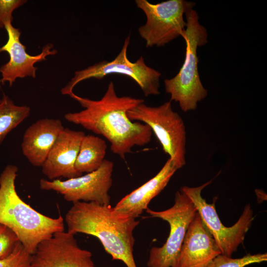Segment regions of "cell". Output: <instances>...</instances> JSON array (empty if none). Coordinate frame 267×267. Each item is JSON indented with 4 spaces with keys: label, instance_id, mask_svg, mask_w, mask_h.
Returning <instances> with one entry per match:
<instances>
[{
    "label": "cell",
    "instance_id": "obj_2",
    "mask_svg": "<svg viewBox=\"0 0 267 267\" xmlns=\"http://www.w3.org/2000/svg\"><path fill=\"white\" fill-rule=\"evenodd\" d=\"M65 217L67 232L96 237L114 260L127 267H137L134 257V231L139 221L117 213L110 205L78 201L72 203Z\"/></svg>",
    "mask_w": 267,
    "mask_h": 267
},
{
    "label": "cell",
    "instance_id": "obj_4",
    "mask_svg": "<svg viewBox=\"0 0 267 267\" xmlns=\"http://www.w3.org/2000/svg\"><path fill=\"white\" fill-rule=\"evenodd\" d=\"M186 26L182 35L186 44L184 62L173 78L164 80L165 89L171 96L170 101L178 102L184 112L195 110L198 103L207 95L198 72L197 49L207 42L206 28L199 21V16L193 9L185 13Z\"/></svg>",
    "mask_w": 267,
    "mask_h": 267
},
{
    "label": "cell",
    "instance_id": "obj_1",
    "mask_svg": "<svg viewBox=\"0 0 267 267\" xmlns=\"http://www.w3.org/2000/svg\"><path fill=\"white\" fill-rule=\"evenodd\" d=\"M84 108L68 113L64 118L94 134L102 135L110 143L111 151L125 159L135 146H142L151 141L152 132L146 124L131 121L128 111L143 99L117 95L114 83L110 82L99 100H91L71 92L69 95Z\"/></svg>",
    "mask_w": 267,
    "mask_h": 267
},
{
    "label": "cell",
    "instance_id": "obj_11",
    "mask_svg": "<svg viewBox=\"0 0 267 267\" xmlns=\"http://www.w3.org/2000/svg\"><path fill=\"white\" fill-rule=\"evenodd\" d=\"M32 267H97L91 252L81 248L75 235L67 231L54 233L42 241L32 255Z\"/></svg>",
    "mask_w": 267,
    "mask_h": 267
},
{
    "label": "cell",
    "instance_id": "obj_14",
    "mask_svg": "<svg viewBox=\"0 0 267 267\" xmlns=\"http://www.w3.org/2000/svg\"><path fill=\"white\" fill-rule=\"evenodd\" d=\"M220 254L215 240L197 212L186 232L177 267H206Z\"/></svg>",
    "mask_w": 267,
    "mask_h": 267
},
{
    "label": "cell",
    "instance_id": "obj_3",
    "mask_svg": "<svg viewBox=\"0 0 267 267\" xmlns=\"http://www.w3.org/2000/svg\"><path fill=\"white\" fill-rule=\"evenodd\" d=\"M18 171L16 166L9 164L0 175V224L12 230L33 255L42 241L64 230V219L61 215H44L21 198L15 188Z\"/></svg>",
    "mask_w": 267,
    "mask_h": 267
},
{
    "label": "cell",
    "instance_id": "obj_9",
    "mask_svg": "<svg viewBox=\"0 0 267 267\" xmlns=\"http://www.w3.org/2000/svg\"><path fill=\"white\" fill-rule=\"evenodd\" d=\"M209 181L194 187L182 186L180 190L192 202L205 226L213 236L221 254L230 257L243 242L245 235L254 220L253 212L250 204L245 206L236 222L230 227L225 226L216 211L215 204H208L201 196L202 190L210 184Z\"/></svg>",
    "mask_w": 267,
    "mask_h": 267
},
{
    "label": "cell",
    "instance_id": "obj_17",
    "mask_svg": "<svg viewBox=\"0 0 267 267\" xmlns=\"http://www.w3.org/2000/svg\"><path fill=\"white\" fill-rule=\"evenodd\" d=\"M107 146L105 140L92 134L83 138L75 162L77 171L83 175L98 169L105 160Z\"/></svg>",
    "mask_w": 267,
    "mask_h": 267
},
{
    "label": "cell",
    "instance_id": "obj_13",
    "mask_svg": "<svg viewBox=\"0 0 267 267\" xmlns=\"http://www.w3.org/2000/svg\"><path fill=\"white\" fill-rule=\"evenodd\" d=\"M85 135L84 132L64 128L41 167L43 174L49 180L62 178L69 179L83 175L76 170L75 162Z\"/></svg>",
    "mask_w": 267,
    "mask_h": 267
},
{
    "label": "cell",
    "instance_id": "obj_18",
    "mask_svg": "<svg viewBox=\"0 0 267 267\" xmlns=\"http://www.w3.org/2000/svg\"><path fill=\"white\" fill-rule=\"evenodd\" d=\"M30 108L19 106L7 95L0 100V145L7 135L30 115Z\"/></svg>",
    "mask_w": 267,
    "mask_h": 267
},
{
    "label": "cell",
    "instance_id": "obj_20",
    "mask_svg": "<svg viewBox=\"0 0 267 267\" xmlns=\"http://www.w3.org/2000/svg\"><path fill=\"white\" fill-rule=\"evenodd\" d=\"M0 267H32V255L19 242L10 254L0 258Z\"/></svg>",
    "mask_w": 267,
    "mask_h": 267
},
{
    "label": "cell",
    "instance_id": "obj_15",
    "mask_svg": "<svg viewBox=\"0 0 267 267\" xmlns=\"http://www.w3.org/2000/svg\"><path fill=\"white\" fill-rule=\"evenodd\" d=\"M64 127L59 119L44 118L25 131L21 143L23 154L36 167H42Z\"/></svg>",
    "mask_w": 267,
    "mask_h": 267
},
{
    "label": "cell",
    "instance_id": "obj_10",
    "mask_svg": "<svg viewBox=\"0 0 267 267\" xmlns=\"http://www.w3.org/2000/svg\"><path fill=\"white\" fill-rule=\"evenodd\" d=\"M114 163L105 159L96 170L81 176L65 180L42 178L40 187L44 190H52L60 194L68 202H96L109 205V191L112 185Z\"/></svg>",
    "mask_w": 267,
    "mask_h": 267
},
{
    "label": "cell",
    "instance_id": "obj_16",
    "mask_svg": "<svg viewBox=\"0 0 267 267\" xmlns=\"http://www.w3.org/2000/svg\"><path fill=\"white\" fill-rule=\"evenodd\" d=\"M178 169L169 158L159 172L152 178L120 200L114 209L117 213L136 218L167 186Z\"/></svg>",
    "mask_w": 267,
    "mask_h": 267
},
{
    "label": "cell",
    "instance_id": "obj_6",
    "mask_svg": "<svg viewBox=\"0 0 267 267\" xmlns=\"http://www.w3.org/2000/svg\"><path fill=\"white\" fill-rule=\"evenodd\" d=\"M130 35L125 40L123 47L111 61H102L87 68L77 71L70 82L61 89L63 95H69L80 82L90 78L102 79L112 74L127 76L134 80L139 86L145 96L160 94V78L161 73L146 65L140 56L135 62L131 61L127 56Z\"/></svg>",
    "mask_w": 267,
    "mask_h": 267
},
{
    "label": "cell",
    "instance_id": "obj_7",
    "mask_svg": "<svg viewBox=\"0 0 267 267\" xmlns=\"http://www.w3.org/2000/svg\"><path fill=\"white\" fill-rule=\"evenodd\" d=\"M135 2L146 17L145 24L138 31L147 47L163 46L181 37L186 26L183 15L196 4L184 0H168L156 4L147 0H136Z\"/></svg>",
    "mask_w": 267,
    "mask_h": 267
},
{
    "label": "cell",
    "instance_id": "obj_21",
    "mask_svg": "<svg viewBox=\"0 0 267 267\" xmlns=\"http://www.w3.org/2000/svg\"><path fill=\"white\" fill-rule=\"evenodd\" d=\"M19 242L12 230L0 224V258L10 254Z\"/></svg>",
    "mask_w": 267,
    "mask_h": 267
},
{
    "label": "cell",
    "instance_id": "obj_5",
    "mask_svg": "<svg viewBox=\"0 0 267 267\" xmlns=\"http://www.w3.org/2000/svg\"><path fill=\"white\" fill-rule=\"evenodd\" d=\"M127 115L131 121L150 128L178 170L185 165V127L180 116L173 110L170 100L156 107L141 102L129 110Z\"/></svg>",
    "mask_w": 267,
    "mask_h": 267
},
{
    "label": "cell",
    "instance_id": "obj_12",
    "mask_svg": "<svg viewBox=\"0 0 267 267\" xmlns=\"http://www.w3.org/2000/svg\"><path fill=\"white\" fill-rule=\"evenodd\" d=\"M8 35L6 43L0 47V52H7L9 55V60L0 67L2 78L0 80L1 84L6 82L11 86L17 78L26 77H36L37 67L34 64L39 62L45 60L46 57L56 54L57 50L52 44L45 45L42 52L36 55H31L26 52V47L20 41L21 32L19 29L14 27L11 22L4 25Z\"/></svg>",
    "mask_w": 267,
    "mask_h": 267
},
{
    "label": "cell",
    "instance_id": "obj_22",
    "mask_svg": "<svg viewBox=\"0 0 267 267\" xmlns=\"http://www.w3.org/2000/svg\"><path fill=\"white\" fill-rule=\"evenodd\" d=\"M27 2L25 0H0V27L4 28L8 22H11L13 11Z\"/></svg>",
    "mask_w": 267,
    "mask_h": 267
},
{
    "label": "cell",
    "instance_id": "obj_19",
    "mask_svg": "<svg viewBox=\"0 0 267 267\" xmlns=\"http://www.w3.org/2000/svg\"><path fill=\"white\" fill-rule=\"evenodd\" d=\"M267 261V254H248L242 258L232 259L220 254L216 257L206 267H244L247 265Z\"/></svg>",
    "mask_w": 267,
    "mask_h": 267
},
{
    "label": "cell",
    "instance_id": "obj_8",
    "mask_svg": "<svg viewBox=\"0 0 267 267\" xmlns=\"http://www.w3.org/2000/svg\"><path fill=\"white\" fill-rule=\"evenodd\" d=\"M146 212L152 217L167 222L170 226L169 235L160 247L149 251L148 267H177L181 247L189 224L197 212L191 200L182 191L175 194V203L169 209L155 211L148 208Z\"/></svg>",
    "mask_w": 267,
    "mask_h": 267
}]
</instances>
